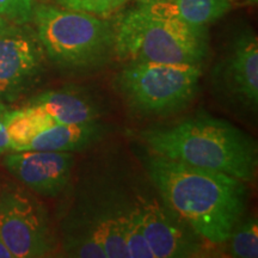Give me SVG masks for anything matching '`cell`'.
I'll return each instance as SVG.
<instances>
[{
  "label": "cell",
  "instance_id": "obj_7",
  "mask_svg": "<svg viewBox=\"0 0 258 258\" xmlns=\"http://www.w3.org/2000/svg\"><path fill=\"white\" fill-rule=\"evenodd\" d=\"M215 91L241 111L256 114L258 105V41L251 28L232 36L212 73Z\"/></svg>",
  "mask_w": 258,
  "mask_h": 258
},
{
  "label": "cell",
  "instance_id": "obj_23",
  "mask_svg": "<svg viewBox=\"0 0 258 258\" xmlns=\"http://www.w3.org/2000/svg\"><path fill=\"white\" fill-rule=\"evenodd\" d=\"M10 24H12V23H10L8 19H5L3 16H0V35H2L3 32H4L6 29L10 27Z\"/></svg>",
  "mask_w": 258,
  "mask_h": 258
},
{
  "label": "cell",
  "instance_id": "obj_16",
  "mask_svg": "<svg viewBox=\"0 0 258 258\" xmlns=\"http://www.w3.org/2000/svg\"><path fill=\"white\" fill-rule=\"evenodd\" d=\"M62 246L64 253L70 257L106 258L105 251L86 213H82L66 225Z\"/></svg>",
  "mask_w": 258,
  "mask_h": 258
},
{
  "label": "cell",
  "instance_id": "obj_3",
  "mask_svg": "<svg viewBox=\"0 0 258 258\" xmlns=\"http://www.w3.org/2000/svg\"><path fill=\"white\" fill-rule=\"evenodd\" d=\"M31 22L47 59L61 71L93 72L115 55V24L108 18L40 4Z\"/></svg>",
  "mask_w": 258,
  "mask_h": 258
},
{
  "label": "cell",
  "instance_id": "obj_15",
  "mask_svg": "<svg viewBox=\"0 0 258 258\" xmlns=\"http://www.w3.org/2000/svg\"><path fill=\"white\" fill-rule=\"evenodd\" d=\"M4 122L14 152L21 151L35 137L56 123L43 109L30 104L17 110H5Z\"/></svg>",
  "mask_w": 258,
  "mask_h": 258
},
{
  "label": "cell",
  "instance_id": "obj_13",
  "mask_svg": "<svg viewBox=\"0 0 258 258\" xmlns=\"http://www.w3.org/2000/svg\"><path fill=\"white\" fill-rule=\"evenodd\" d=\"M106 132L108 127L99 120L73 124L55 123L35 137L21 151L73 153L91 147L101 141Z\"/></svg>",
  "mask_w": 258,
  "mask_h": 258
},
{
  "label": "cell",
  "instance_id": "obj_4",
  "mask_svg": "<svg viewBox=\"0 0 258 258\" xmlns=\"http://www.w3.org/2000/svg\"><path fill=\"white\" fill-rule=\"evenodd\" d=\"M114 24L115 55L121 60L202 64L208 56L207 27L154 14L140 4Z\"/></svg>",
  "mask_w": 258,
  "mask_h": 258
},
{
  "label": "cell",
  "instance_id": "obj_14",
  "mask_svg": "<svg viewBox=\"0 0 258 258\" xmlns=\"http://www.w3.org/2000/svg\"><path fill=\"white\" fill-rule=\"evenodd\" d=\"M144 6L154 14L180 19L192 25L207 27L238 5L235 0H165Z\"/></svg>",
  "mask_w": 258,
  "mask_h": 258
},
{
  "label": "cell",
  "instance_id": "obj_1",
  "mask_svg": "<svg viewBox=\"0 0 258 258\" xmlns=\"http://www.w3.org/2000/svg\"><path fill=\"white\" fill-rule=\"evenodd\" d=\"M145 166L163 202L203 241L227 243L246 209V182L153 153Z\"/></svg>",
  "mask_w": 258,
  "mask_h": 258
},
{
  "label": "cell",
  "instance_id": "obj_21",
  "mask_svg": "<svg viewBox=\"0 0 258 258\" xmlns=\"http://www.w3.org/2000/svg\"><path fill=\"white\" fill-rule=\"evenodd\" d=\"M5 106L0 105V154L11 151V141H10L8 131L4 122Z\"/></svg>",
  "mask_w": 258,
  "mask_h": 258
},
{
  "label": "cell",
  "instance_id": "obj_19",
  "mask_svg": "<svg viewBox=\"0 0 258 258\" xmlns=\"http://www.w3.org/2000/svg\"><path fill=\"white\" fill-rule=\"evenodd\" d=\"M128 2L129 0H54V4L63 9L108 18L123 8Z\"/></svg>",
  "mask_w": 258,
  "mask_h": 258
},
{
  "label": "cell",
  "instance_id": "obj_5",
  "mask_svg": "<svg viewBox=\"0 0 258 258\" xmlns=\"http://www.w3.org/2000/svg\"><path fill=\"white\" fill-rule=\"evenodd\" d=\"M202 64L127 61L115 86L132 110L165 116L188 106L200 88Z\"/></svg>",
  "mask_w": 258,
  "mask_h": 258
},
{
  "label": "cell",
  "instance_id": "obj_17",
  "mask_svg": "<svg viewBox=\"0 0 258 258\" xmlns=\"http://www.w3.org/2000/svg\"><path fill=\"white\" fill-rule=\"evenodd\" d=\"M123 237L129 258H153L144 233L143 215L137 199L127 201L123 220Z\"/></svg>",
  "mask_w": 258,
  "mask_h": 258
},
{
  "label": "cell",
  "instance_id": "obj_8",
  "mask_svg": "<svg viewBox=\"0 0 258 258\" xmlns=\"http://www.w3.org/2000/svg\"><path fill=\"white\" fill-rule=\"evenodd\" d=\"M46 59L35 29L10 24L0 35V105L16 102L36 85Z\"/></svg>",
  "mask_w": 258,
  "mask_h": 258
},
{
  "label": "cell",
  "instance_id": "obj_22",
  "mask_svg": "<svg viewBox=\"0 0 258 258\" xmlns=\"http://www.w3.org/2000/svg\"><path fill=\"white\" fill-rule=\"evenodd\" d=\"M0 258H14L8 247H6L4 241H3L2 235H0Z\"/></svg>",
  "mask_w": 258,
  "mask_h": 258
},
{
  "label": "cell",
  "instance_id": "obj_6",
  "mask_svg": "<svg viewBox=\"0 0 258 258\" xmlns=\"http://www.w3.org/2000/svg\"><path fill=\"white\" fill-rule=\"evenodd\" d=\"M0 235L14 258L46 257L56 247L47 209L16 185L0 191Z\"/></svg>",
  "mask_w": 258,
  "mask_h": 258
},
{
  "label": "cell",
  "instance_id": "obj_2",
  "mask_svg": "<svg viewBox=\"0 0 258 258\" xmlns=\"http://www.w3.org/2000/svg\"><path fill=\"white\" fill-rule=\"evenodd\" d=\"M140 135L153 154L220 171L246 183L256 177V140L227 121L198 115L172 125L148 128Z\"/></svg>",
  "mask_w": 258,
  "mask_h": 258
},
{
  "label": "cell",
  "instance_id": "obj_12",
  "mask_svg": "<svg viewBox=\"0 0 258 258\" xmlns=\"http://www.w3.org/2000/svg\"><path fill=\"white\" fill-rule=\"evenodd\" d=\"M37 105L51 116L56 123L73 124L99 120L101 105L91 93L77 86L48 90L28 102Z\"/></svg>",
  "mask_w": 258,
  "mask_h": 258
},
{
  "label": "cell",
  "instance_id": "obj_10",
  "mask_svg": "<svg viewBox=\"0 0 258 258\" xmlns=\"http://www.w3.org/2000/svg\"><path fill=\"white\" fill-rule=\"evenodd\" d=\"M11 175L37 195L56 198L69 185L74 165L71 152L19 151L4 158Z\"/></svg>",
  "mask_w": 258,
  "mask_h": 258
},
{
  "label": "cell",
  "instance_id": "obj_20",
  "mask_svg": "<svg viewBox=\"0 0 258 258\" xmlns=\"http://www.w3.org/2000/svg\"><path fill=\"white\" fill-rule=\"evenodd\" d=\"M35 6V0H0V16L12 24H29Z\"/></svg>",
  "mask_w": 258,
  "mask_h": 258
},
{
  "label": "cell",
  "instance_id": "obj_11",
  "mask_svg": "<svg viewBox=\"0 0 258 258\" xmlns=\"http://www.w3.org/2000/svg\"><path fill=\"white\" fill-rule=\"evenodd\" d=\"M128 198L115 190H106L85 213L101 241L106 258H128L123 237L124 211Z\"/></svg>",
  "mask_w": 258,
  "mask_h": 258
},
{
  "label": "cell",
  "instance_id": "obj_18",
  "mask_svg": "<svg viewBox=\"0 0 258 258\" xmlns=\"http://www.w3.org/2000/svg\"><path fill=\"white\" fill-rule=\"evenodd\" d=\"M257 217L251 215L241 219L232 232L230 241V254L235 258L258 257V226Z\"/></svg>",
  "mask_w": 258,
  "mask_h": 258
},
{
  "label": "cell",
  "instance_id": "obj_24",
  "mask_svg": "<svg viewBox=\"0 0 258 258\" xmlns=\"http://www.w3.org/2000/svg\"><path fill=\"white\" fill-rule=\"evenodd\" d=\"M140 5H151V4H156V3H161L165 2V0H137Z\"/></svg>",
  "mask_w": 258,
  "mask_h": 258
},
{
  "label": "cell",
  "instance_id": "obj_9",
  "mask_svg": "<svg viewBox=\"0 0 258 258\" xmlns=\"http://www.w3.org/2000/svg\"><path fill=\"white\" fill-rule=\"evenodd\" d=\"M144 233L153 258L196 257L203 252V240L163 200L139 195Z\"/></svg>",
  "mask_w": 258,
  "mask_h": 258
}]
</instances>
